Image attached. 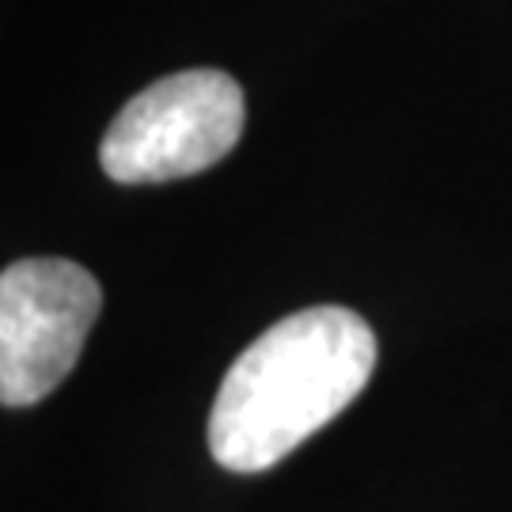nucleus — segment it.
I'll use <instances>...</instances> for the list:
<instances>
[{"mask_svg":"<svg viewBox=\"0 0 512 512\" xmlns=\"http://www.w3.org/2000/svg\"><path fill=\"white\" fill-rule=\"evenodd\" d=\"M103 289L73 258H19L0 274V403L35 406L84 349Z\"/></svg>","mask_w":512,"mask_h":512,"instance_id":"3","label":"nucleus"},{"mask_svg":"<svg viewBox=\"0 0 512 512\" xmlns=\"http://www.w3.org/2000/svg\"><path fill=\"white\" fill-rule=\"evenodd\" d=\"M376 334L357 311L323 304L262 330L224 372L209 410V452L255 475L338 418L372 380Z\"/></svg>","mask_w":512,"mask_h":512,"instance_id":"1","label":"nucleus"},{"mask_svg":"<svg viewBox=\"0 0 512 512\" xmlns=\"http://www.w3.org/2000/svg\"><path fill=\"white\" fill-rule=\"evenodd\" d=\"M243 88L220 69H183L137 92L110 122L99 164L114 183H175L220 164L243 133Z\"/></svg>","mask_w":512,"mask_h":512,"instance_id":"2","label":"nucleus"}]
</instances>
